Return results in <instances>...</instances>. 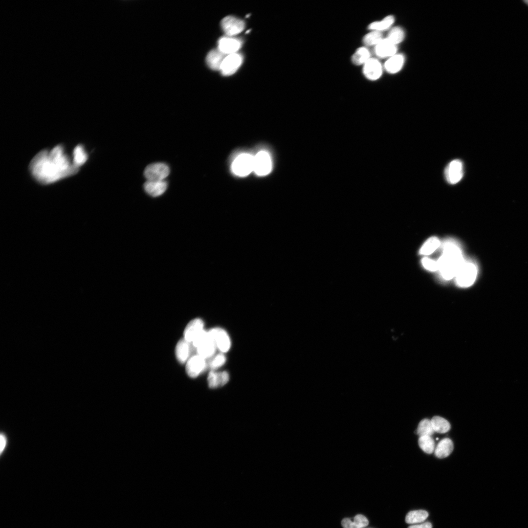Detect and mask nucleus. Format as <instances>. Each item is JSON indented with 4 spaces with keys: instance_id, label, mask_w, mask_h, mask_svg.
Here are the masks:
<instances>
[{
    "instance_id": "nucleus-25",
    "label": "nucleus",
    "mask_w": 528,
    "mask_h": 528,
    "mask_svg": "<svg viewBox=\"0 0 528 528\" xmlns=\"http://www.w3.org/2000/svg\"><path fill=\"white\" fill-rule=\"evenodd\" d=\"M428 513L424 510H416L409 512L405 517V522L409 524L423 522L428 517Z\"/></svg>"
},
{
    "instance_id": "nucleus-4",
    "label": "nucleus",
    "mask_w": 528,
    "mask_h": 528,
    "mask_svg": "<svg viewBox=\"0 0 528 528\" xmlns=\"http://www.w3.org/2000/svg\"><path fill=\"white\" fill-rule=\"evenodd\" d=\"M232 170L237 176H244L254 171V156L249 154H242L233 161Z\"/></svg>"
},
{
    "instance_id": "nucleus-19",
    "label": "nucleus",
    "mask_w": 528,
    "mask_h": 528,
    "mask_svg": "<svg viewBox=\"0 0 528 528\" xmlns=\"http://www.w3.org/2000/svg\"><path fill=\"white\" fill-rule=\"evenodd\" d=\"M196 349L197 354L205 359L214 355L217 347L209 331L207 338Z\"/></svg>"
},
{
    "instance_id": "nucleus-13",
    "label": "nucleus",
    "mask_w": 528,
    "mask_h": 528,
    "mask_svg": "<svg viewBox=\"0 0 528 528\" xmlns=\"http://www.w3.org/2000/svg\"><path fill=\"white\" fill-rule=\"evenodd\" d=\"M363 72L365 77L371 81L379 79L382 73V66L375 58H370L364 64Z\"/></svg>"
},
{
    "instance_id": "nucleus-7",
    "label": "nucleus",
    "mask_w": 528,
    "mask_h": 528,
    "mask_svg": "<svg viewBox=\"0 0 528 528\" xmlns=\"http://www.w3.org/2000/svg\"><path fill=\"white\" fill-rule=\"evenodd\" d=\"M272 169L271 158L265 151H261L254 156V171L259 176L268 174Z\"/></svg>"
},
{
    "instance_id": "nucleus-38",
    "label": "nucleus",
    "mask_w": 528,
    "mask_h": 528,
    "mask_svg": "<svg viewBox=\"0 0 528 528\" xmlns=\"http://www.w3.org/2000/svg\"><path fill=\"white\" fill-rule=\"evenodd\" d=\"M524 2L528 5V0H525Z\"/></svg>"
},
{
    "instance_id": "nucleus-10",
    "label": "nucleus",
    "mask_w": 528,
    "mask_h": 528,
    "mask_svg": "<svg viewBox=\"0 0 528 528\" xmlns=\"http://www.w3.org/2000/svg\"><path fill=\"white\" fill-rule=\"evenodd\" d=\"M242 61V56L240 53L228 55L223 60L220 70L224 76L232 75L239 69Z\"/></svg>"
},
{
    "instance_id": "nucleus-22",
    "label": "nucleus",
    "mask_w": 528,
    "mask_h": 528,
    "mask_svg": "<svg viewBox=\"0 0 528 528\" xmlns=\"http://www.w3.org/2000/svg\"><path fill=\"white\" fill-rule=\"evenodd\" d=\"M453 450L452 441L445 438L440 441L435 448L434 454L439 458H444L448 456Z\"/></svg>"
},
{
    "instance_id": "nucleus-15",
    "label": "nucleus",
    "mask_w": 528,
    "mask_h": 528,
    "mask_svg": "<svg viewBox=\"0 0 528 528\" xmlns=\"http://www.w3.org/2000/svg\"><path fill=\"white\" fill-rule=\"evenodd\" d=\"M396 45L390 42L386 38L383 39L374 48V52L379 58H390L396 54Z\"/></svg>"
},
{
    "instance_id": "nucleus-30",
    "label": "nucleus",
    "mask_w": 528,
    "mask_h": 528,
    "mask_svg": "<svg viewBox=\"0 0 528 528\" xmlns=\"http://www.w3.org/2000/svg\"><path fill=\"white\" fill-rule=\"evenodd\" d=\"M405 37L404 30L399 26L393 28L386 38L390 42L397 45L403 41Z\"/></svg>"
},
{
    "instance_id": "nucleus-27",
    "label": "nucleus",
    "mask_w": 528,
    "mask_h": 528,
    "mask_svg": "<svg viewBox=\"0 0 528 528\" xmlns=\"http://www.w3.org/2000/svg\"><path fill=\"white\" fill-rule=\"evenodd\" d=\"M395 18L392 15L386 16L382 20L372 22L368 26V28L372 31L381 32L389 28L394 23Z\"/></svg>"
},
{
    "instance_id": "nucleus-2",
    "label": "nucleus",
    "mask_w": 528,
    "mask_h": 528,
    "mask_svg": "<svg viewBox=\"0 0 528 528\" xmlns=\"http://www.w3.org/2000/svg\"><path fill=\"white\" fill-rule=\"evenodd\" d=\"M442 250L441 256L437 261L438 270L443 279L448 281L455 278L465 259L461 247L453 240L444 242Z\"/></svg>"
},
{
    "instance_id": "nucleus-23",
    "label": "nucleus",
    "mask_w": 528,
    "mask_h": 528,
    "mask_svg": "<svg viewBox=\"0 0 528 528\" xmlns=\"http://www.w3.org/2000/svg\"><path fill=\"white\" fill-rule=\"evenodd\" d=\"M190 352L189 342L184 339L180 340L176 348V355L177 360L181 364L188 360Z\"/></svg>"
},
{
    "instance_id": "nucleus-26",
    "label": "nucleus",
    "mask_w": 528,
    "mask_h": 528,
    "mask_svg": "<svg viewBox=\"0 0 528 528\" xmlns=\"http://www.w3.org/2000/svg\"><path fill=\"white\" fill-rule=\"evenodd\" d=\"M371 58V53L369 49L365 47L358 48L353 54L352 61L357 66L364 65Z\"/></svg>"
},
{
    "instance_id": "nucleus-18",
    "label": "nucleus",
    "mask_w": 528,
    "mask_h": 528,
    "mask_svg": "<svg viewBox=\"0 0 528 528\" xmlns=\"http://www.w3.org/2000/svg\"><path fill=\"white\" fill-rule=\"evenodd\" d=\"M227 55L220 51L218 48L211 50L206 57L207 66L214 70H220L221 65Z\"/></svg>"
},
{
    "instance_id": "nucleus-36",
    "label": "nucleus",
    "mask_w": 528,
    "mask_h": 528,
    "mask_svg": "<svg viewBox=\"0 0 528 528\" xmlns=\"http://www.w3.org/2000/svg\"><path fill=\"white\" fill-rule=\"evenodd\" d=\"M408 528H432V525L430 522H426L420 524L411 525Z\"/></svg>"
},
{
    "instance_id": "nucleus-37",
    "label": "nucleus",
    "mask_w": 528,
    "mask_h": 528,
    "mask_svg": "<svg viewBox=\"0 0 528 528\" xmlns=\"http://www.w3.org/2000/svg\"><path fill=\"white\" fill-rule=\"evenodd\" d=\"M0 453H1L2 452V451H3V450H4V449L5 446H6V437H5V435L4 434H0Z\"/></svg>"
},
{
    "instance_id": "nucleus-12",
    "label": "nucleus",
    "mask_w": 528,
    "mask_h": 528,
    "mask_svg": "<svg viewBox=\"0 0 528 528\" xmlns=\"http://www.w3.org/2000/svg\"><path fill=\"white\" fill-rule=\"evenodd\" d=\"M242 41L232 36H225L220 38L218 41V49L224 54L228 55L237 53L241 48Z\"/></svg>"
},
{
    "instance_id": "nucleus-8",
    "label": "nucleus",
    "mask_w": 528,
    "mask_h": 528,
    "mask_svg": "<svg viewBox=\"0 0 528 528\" xmlns=\"http://www.w3.org/2000/svg\"><path fill=\"white\" fill-rule=\"evenodd\" d=\"M208 331L217 349L220 352H226L229 350L231 347V340L228 333L224 330L220 328H215Z\"/></svg>"
},
{
    "instance_id": "nucleus-16",
    "label": "nucleus",
    "mask_w": 528,
    "mask_h": 528,
    "mask_svg": "<svg viewBox=\"0 0 528 528\" xmlns=\"http://www.w3.org/2000/svg\"><path fill=\"white\" fill-rule=\"evenodd\" d=\"M229 380V375L226 371L216 372L211 370L208 375L207 382L210 388H217L225 385Z\"/></svg>"
},
{
    "instance_id": "nucleus-11",
    "label": "nucleus",
    "mask_w": 528,
    "mask_h": 528,
    "mask_svg": "<svg viewBox=\"0 0 528 528\" xmlns=\"http://www.w3.org/2000/svg\"><path fill=\"white\" fill-rule=\"evenodd\" d=\"M206 367V359L197 354L192 356L187 360L186 371L190 377L196 378L204 370Z\"/></svg>"
},
{
    "instance_id": "nucleus-28",
    "label": "nucleus",
    "mask_w": 528,
    "mask_h": 528,
    "mask_svg": "<svg viewBox=\"0 0 528 528\" xmlns=\"http://www.w3.org/2000/svg\"><path fill=\"white\" fill-rule=\"evenodd\" d=\"M431 423L435 432L445 433L450 429L449 422L443 418L435 416L431 419Z\"/></svg>"
},
{
    "instance_id": "nucleus-31",
    "label": "nucleus",
    "mask_w": 528,
    "mask_h": 528,
    "mask_svg": "<svg viewBox=\"0 0 528 528\" xmlns=\"http://www.w3.org/2000/svg\"><path fill=\"white\" fill-rule=\"evenodd\" d=\"M383 39V35L381 32L372 31L363 37V42L367 46H376Z\"/></svg>"
},
{
    "instance_id": "nucleus-33",
    "label": "nucleus",
    "mask_w": 528,
    "mask_h": 528,
    "mask_svg": "<svg viewBox=\"0 0 528 528\" xmlns=\"http://www.w3.org/2000/svg\"><path fill=\"white\" fill-rule=\"evenodd\" d=\"M418 444L420 448L427 454L432 453L435 450V441L431 437L427 436L419 437Z\"/></svg>"
},
{
    "instance_id": "nucleus-35",
    "label": "nucleus",
    "mask_w": 528,
    "mask_h": 528,
    "mask_svg": "<svg viewBox=\"0 0 528 528\" xmlns=\"http://www.w3.org/2000/svg\"><path fill=\"white\" fill-rule=\"evenodd\" d=\"M421 263L422 266L426 270L432 272L436 271L438 270L437 262L433 259L424 257L421 259Z\"/></svg>"
},
{
    "instance_id": "nucleus-39",
    "label": "nucleus",
    "mask_w": 528,
    "mask_h": 528,
    "mask_svg": "<svg viewBox=\"0 0 528 528\" xmlns=\"http://www.w3.org/2000/svg\"><path fill=\"white\" fill-rule=\"evenodd\" d=\"M439 440V438H437L436 439V440Z\"/></svg>"
},
{
    "instance_id": "nucleus-3",
    "label": "nucleus",
    "mask_w": 528,
    "mask_h": 528,
    "mask_svg": "<svg viewBox=\"0 0 528 528\" xmlns=\"http://www.w3.org/2000/svg\"><path fill=\"white\" fill-rule=\"evenodd\" d=\"M478 271V266L475 262L465 260L455 277L457 286L463 288L472 286L476 280Z\"/></svg>"
},
{
    "instance_id": "nucleus-17",
    "label": "nucleus",
    "mask_w": 528,
    "mask_h": 528,
    "mask_svg": "<svg viewBox=\"0 0 528 528\" xmlns=\"http://www.w3.org/2000/svg\"><path fill=\"white\" fill-rule=\"evenodd\" d=\"M167 186V182L165 180H147L144 184V188L149 195L156 197L161 196L166 191Z\"/></svg>"
},
{
    "instance_id": "nucleus-29",
    "label": "nucleus",
    "mask_w": 528,
    "mask_h": 528,
    "mask_svg": "<svg viewBox=\"0 0 528 528\" xmlns=\"http://www.w3.org/2000/svg\"><path fill=\"white\" fill-rule=\"evenodd\" d=\"M74 164L79 168L84 164L88 159V155L82 145L75 147L73 152Z\"/></svg>"
},
{
    "instance_id": "nucleus-5",
    "label": "nucleus",
    "mask_w": 528,
    "mask_h": 528,
    "mask_svg": "<svg viewBox=\"0 0 528 528\" xmlns=\"http://www.w3.org/2000/svg\"><path fill=\"white\" fill-rule=\"evenodd\" d=\"M170 173L167 165L162 162H157L148 165L145 169L144 175L147 180H164Z\"/></svg>"
},
{
    "instance_id": "nucleus-24",
    "label": "nucleus",
    "mask_w": 528,
    "mask_h": 528,
    "mask_svg": "<svg viewBox=\"0 0 528 528\" xmlns=\"http://www.w3.org/2000/svg\"><path fill=\"white\" fill-rule=\"evenodd\" d=\"M441 245L438 238L432 237L429 238L419 249L420 255H428L433 253Z\"/></svg>"
},
{
    "instance_id": "nucleus-1",
    "label": "nucleus",
    "mask_w": 528,
    "mask_h": 528,
    "mask_svg": "<svg viewBox=\"0 0 528 528\" xmlns=\"http://www.w3.org/2000/svg\"><path fill=\"white\" fill-rule=\"evenodd\" d=\"M29 170L40 183L47 184L76 174L79 168L71 163L62 145L39 152L31 160Z\"/></svg>"
},
{
    "instance_id": "nucleus-20",
    "label": "nucleus",
    "mask_w": 528,
    "mask_h": 528,
    "mask_svg": "<svg viewBox=\"0 0 528 528\" xmlns=\"http://www.w3.org/2000/svg\"><path fill=\"white\" fill-rule=\"evenodd\" d=\"M404 62V56L402 54H396L386 61L384 68L388 73L395 74L401 69Z\"/></svg>"
},
{
    "instance_id": "nucleus-34",
    "label": "nucleus",
    "mask_w": 528,
    "mask_h": 528,
    "mask_svg": "<svg viewBox=\"0 0 528 528\" xmlns=\"http://www.w3.org/2000/svg\"><path fill=\"white\" fill-rule=\"evenodd\" d=\"M226 360V357L220 352L212 357L211 359L208 363V366L212 371H215L219 368L223 366Z\"/></svg>"
},
{
    "instance_id": "nucleus-32",
    "label": "nucleus",
    "mask_w": 528,
    "mask_h": 528,
    "mask_svg": "<svg viewBox=\"0 0 528 528\" xmlns=\"http://www.w3.org/2000/svg\"><path fill=\"white\" fill-rule=\"evenodd\" d=\"M417 434L419 437L427 436L431 437L435 431L432 427L431 421L428 419H423L420 421L417 428Z\"/></svg>"
},
{
    "instance_id": "nucleus-9",
    "label": "nucleus",
    "mask_w": 528,
    "mask_h": 528,
    "mask_svg": "<svg viewBox=\"0 0 528 528\" xmlns=\"http://www.w3.org/2000/svg\"><path fill=\"white\" fill-rule=\"evenodd\" d=\"M220 25L224 32L228 36L237 35L245 28L243 21L232 16L224 17L221 20Z\"/></svg>"
},
{
    "instance_id": "nucleus-21",
    "label": "nucleus",
    "mask_w": 528,
    "mask_h": 528,
    "mask_svg": "<svg viewBox=\"0 0 528 528\" xmlns=\"http://www.w3.org/2000/svg\"><path fill=\"white\" fill-rule=\"evenodd\" d=\"M368 524V519L361 514L356 515L352 520L351 519L345 518L341 521V525L343 528H365Z\"/></svg>"
},
{
    "instance_id": "nucleus-6",
    "label": "nucleus",
    "mask_w": 528,
    "mask_h": 528,
    "mask_svg": "<svg viewBox=\"0 0 528 528\" xmlns=\"http://www.w3.org/2000/svg\"><path fill=\"white\" fill-rule=\"evenodd\" d=\"M444 176L448 183L455 184L458 183L463 176L462 161L459 159H454L450 162L445 169Z\"/></svg>"
},
{
    "instance_id": "nucleus-14",
    "label": "nucleus",
    "mask_w": 528,
    "mask_h": 528,
    "mask_svg": "<svg viewBox=\"0 0 528 528\" xmlns=\"http://www.w3.org/2000/svg\"><path fill=\"white\" fill-rule=\"evenodd\" d=\"M204 323L199 318H196L191 321L186 326L184 331V339L189 343L192 342L194 339L204 329Z\"/></svg>"
}]
</instances>
